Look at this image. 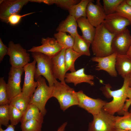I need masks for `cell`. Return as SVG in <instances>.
Wrapping results in <instances>:
<instances>
[{
	"instance_id": "cell-13",
	"label": "cell",
	"mask_w": 131,
	"mask_h": 131,
	"mask_svg": "<svg viewBox=\"0 0 131 131\" xmlns=\"http://www.w3.org/2000/svg\"><path fill=\"white\" fill-rule=\"evenodd\" d=\"M131 46V35L127 28L115 35L112 44L113 51L117 54H126Z\"/></svg>"
},
{
	"instance_id": "cell-39",
	"label": "cell",
	"mask_w": 131,
	"mask_h": 131,
	"mask_svg": "<svg viewBox=\"0 0 131 131\" xmlns=\"http://www.w3.org/2000/svg\"><path fill=\"white\" fill-rule=\"evenodd\" d=\"M15 126L11 124H9L5 130L3 129L1 127H0V131H15Z\"/></svg>"
},
{
	"instance_id": "cell-29",
	"label": "cell",
	"mask_w": 131,
	"mask_h": 131,
	"mask_svg": "<svg viewBox=\"0 0 131 131\" xmlns=\"http://www.w3.org/2000/svg\"><path fill=\"white\" fill-rule=\"evenodd\" d=\"M78 0H36V2L43 3L50 5L55 4L58 7L68 10L72 6L79 3Z\"/></svg>"
},
{
	"instance_id": "cell-42",
	"label": "cell",
	"mask_w": 131,
	"mask_h": 131,
	"mask_svg": "<svg viewBox=\"0 0 131 131\" xmlns=\"http://www.w3.org/2000/svg\"><path fill=\"white\" fill-rule=\"evenodd\" d=\"M129 85L130 87H131V73L129 76Z\"/></svg>"
},
{
	"instance_id": "cell-37",
	"label": "cell",
	"mask_w": 131,
	"mask_h": 131,
	"mask_svg": "<svg viewBox=\"0 0 131 131\" xmlns=\"http://www.w3.org/2000/svg\"><path fill=\"white\" fill-rule=\"evenodd\" d=\"M8 47L4 45L1 38H0V62L3 60L4 57L7 55Z\"/></svg>"
},
{
	"instance_id": "cell-40",
	"label": "cell",
	"mask_w": 131,
	"mask_h": 131,
	"mask_svg": "<svg viewBox=\"0 0 131 131\" xmlns=\"http://www.w3.org/2000/svg\"><path fill=\"white\" fill-rule=\"evenodd\" d=\"M67 123L65 122L62 124L58 129L57 131H65Z\"/></svg>"
},
{
	"instance_id": "cell-3",
	"label": "cell",
	"mask_w": 131,
	"mask_h": 131,
	"mask_svg": "<svg viewBox=\"0 0 131 131\" xmlns=\"http://www.w3.org/2000/svg\"><path fill=\"white\" fill-rule=\"evenodd\" d=\"M58 100L60 109L64 111L70 107L78 105L76 92L73 88L56 80L53 86L51 97Z\"/></svg>"
},
{
	"instance_id": "cell-18",
	"label": "cell",
	"mask_w": 131,
	"mask_h": 131,
	"mask_svg": "<svg viewBox=\"0 0 131 131\" xmlns=\"http://www.w3.org/2000/svg\"><path fill=\"white\" fill-rule=\"evenodd\" d=\"M94 78L93 75H87L85 73L84 68L74 72L66 73L65 76V82L73 83L75 86L83 82L88 83L91 86L94 85V82L92 80Z\"/></svg>"
},
{
	"instance_id": "cell-41",
	"label": "cell",
	"mask_w": 131,
	"mask_h": 131,
	"mask_svg": "<svg viewBox=\"0 0 131 131\" xmlns=\"http://www.w3.org/2000/svg\"><path fill=\"white\" fill-rule=\"evenodd\" d=\"M126 54L131 58V46L130 48Z\"/></svg>"
},
{
	"instance_id": "cell-34",
	"label": "cell",
	"mask_w": 131,
	"mask_h": 131,
	"mask_svg": "<svg viewBox=\"0 0 131 131\" xmlns=\"http://www.w3.org/2000/svg\"><path fill=\"white\" fill-rule=\"evenodd\" d=\"M9 104L0 106V127L2 125L7 127L10 121L9 112Z\"/></svg>"
},
{
	"instance_id": "cell-30",
	"label": "cell",
	"mask_w": 131,
	"mask_h": 131,
	"mask_svg": "<svg viewBox=\"0 0 131 131\" xmlns=\"http://www.w3.org/2000/svg\"><path fill=\"white\" fill-rule=\"evenodd\" d=\"M43 123L35 119L27 120L21 123L22 131H41Z\"/></svg>"
},
{
	"instance_id": "cell-14",
	"label": "cell",
	"mask_w": 131,
	"mask_h": 131,
	"mask_svg": "<svg viewBox=\"0 0 131 131\" xmlns=\"http://www.w3.org/2000/svg\"><path fill=\"white\" fill-rule=\"evenodd\" d=\"M93 1V0L90 1L87 5L86 17L90 24L96 27L103 23L106 15L100 0H97L95 4Z\"/></svg>"
},
{
	"instance_id": "cell-15",
	"label": "cell",
	"mask_w": 131,
	"mask_h": 131,
	"mask_svg": "<svg viewBox=\"0 0 131 131\" xmlns=\"http://www.w3.org/2000/svg\"><path fill=\"white\" fill-rule=\"evenodd\" d=\"M41 42V45L34 46L27 51L41 53L52 58L63 48L54 38H42Z\"/></svg>"
},
{
	"instance_id": "cell-32",
	"label": "cell",
	"mask_w": 131,
	"mask_h": 131,
	"mask_svg": "<svg viewBox=\"0 0 131 131\" xmlns=\"http://www.w3.org/2000/svg\"><path fill=\"white\" fill-rule=\"evenodd\" d=\"M9 112L10 124L14 126L20 122L24 113L9 104Z\"/></svg>"
},
{
	"instance_id": "cell-22",
	"label": "cell",
	"mask_w": 131,
	"mask_h": 131,
	"mask_svg": "<svg viewBox=\"0 0 131 131\" xmlns=\"http://www.w3.org/2000/svg\"><path fill=\"white\" fill-rule=\"evenodd\" d=\"M74 41L73 49L75 51L82 55L90 56L89 50L90 43L87 41L78 33L75 36Z\"/></svg>"
},
{
	"instance_id": "cell-1",
	"label": "cell",
	"mask_w": 131,
	"mask_h": 131,
	"mask_svg": "<svg viewBox=\"0 0 131 131\" xmlns=\"http://www.w3.org/2000/svg\"><path fill=\"white\" fill-rule=\"evenodd\" d=\"M123 86L119 89L112 90L109 84H106L102 89L104 95L108 98L112 97V100L107 102L102 108L107 113L112 115L116 113L123 115L125 113L123 109L127 99L128 91L129 88V76L124 78Z\"/></svg>"
},
{
	"instance_id": "cell-35",
	"label": "cell",
	"mask_w": 131,
	"mask_h": 131,
	"mask_svg": "<svg viewBox=\"0 0 131 131\" xmlns=\"http://www.w3.org/2000/svg\"><path fill=\"white\" fill-rule=\"evenodd\" d=\"M9 104L7 90V83L4 77L0 78V105Z\"/></svg>"
},
{
	"instance_id": "cell-25",
	"label": "cell",
	"mask_w": 131,
	"mask_h": 131,
	"mask_svg": "<svg viewBox=\"0 0 131 131\" xmlns=\"http://www.w3.org/2000/svg\"><path fill=\"white\" fill-rule=\"evenodd\" d=\"M82 55L81 54L74 51L72 49H66L65 56L66 73L68 71H70L71 72L76 71L74 66L75 61Z\"/></svg>"
},
{
	"instance_id": "cell-11",
	"label": "cell",
	"mask_w": 131,
	"mask_h": 131,
	"mask_svg": "<svg viewBox=\"0 0 131 131\" xmlns=\"http://www.w3.org/2000/svg\"><path fill=\"white\" fill-rule=\"evenodd\" d=\"M36 61H33L28 63L23 67L25 72L24 83L22 92L26 97L31 98L37 86V81L34 80Z\"/></svg>"
},
{
	"instance_id": "cell-44",
	"label": "cell",
	"mask_w": 131,
	"mask_h": 131,
	"mask_svg": "<svg viewBox=\"0 0 131 131\" xmlns=\"http://www.w3.org/2000/svg\"><path fill=\"white\" fill-rule=\"evenodd\" d=\"M115 131H131V130L127 131L119 129H116Z\"/></svg>"
},
{
	"instance_id": "cell-8",
	"label": "cell",
	"mask_w": 131,
	"mask_h": 131,
	"mask_svg": "<svg viewBox=\"0 0 131 131\" xmlns=\"http://www.w3.org/2000/svg\"><path fill=\"white\" fill-rule=\"evenodd\" d=\"M24 68H16L11 66L8 73L7 90L9 103L11 99L22 92L21 86V77Z\"/></svg>"
},
{
	"instance_id": "cell-28",
	"label": "cell",
	"mask_w": 131,
	"mask_h": 131,
	"mask_svg": "<svg viewBox=\"0 0 131 131\" xmlns=\"http://www.w3.org/2000/svg\"><path fill=\"white\" fill-rule=\"evenodd\" d=\"M122 116H116L115 126L116 129L125 130H131V114L129 112L125 113Z\"/></svg>"
},
{
	"instance_id": "cell-10",
	"label": "cell",
	"mask_w": 131,
	"mask_h": 131,
	"mask_svg": "<svg viewBox=\"0 0 131 131\" xmlns=\"http://www.w3.org/2000/svg\"><path fill=\"white\" fill-rule=\"evenodd\" d=\"M29 0H2L0 1V19L7 23L8 18L11 15L18 14Z\"/></svg>"
},
{
	"instance_id": "cell-23",
	"label": "cell",
	"mask_w": 131,
	"mask_h": 131,
	"mask_svg": "<svg viewBox=\"0 0 131 131\" xmlns=\"http://www.w3.org/2000/svg\"><path fill=\"white\" fill-rule=\"evenodd\" d=\"M44 116L36 106L30 104L24 113L20 122L22 123L29 120L35 119L43 123Z\"/></svg>"
},
{
	"instance_id": "cell-5",
	"label": "cell",
	"mask_w": 131,
	"mask_h": 131,
	"mask_svg": "<svg viewBox=\"0 0 131 131\" xmlns=\"http://www.w3.org/2000/svg\"><path fill=\"white\" fill-rule=\"evenodd\" d=\"M36 80L37 86L30 98V104L36 106L44 116L47 112L45 108L46 104L51 97L53 86H48L45 79L41 76H39Z\"/></svg>"
},
{
	"instance_id": "cell-36",
	"label": "cell",
	"mask_w": 131,
	"mask_h": 131,
	"mask_svg": "<svg viewBox=\"0 0 131 131\" xmlns=\"http://www.w3.org/2000/svg\"><path fill=\"white\" fill-rule=\"evenodd\" d=\"M34 13L35 12L29 13L22 15H20L18 14L12 15L8 18L7 23H9L12 25H15L18 24L23 17L31 14Z\"/></svg>"
},
{
	"instance_id": "cell-2",
	"label": "cell",
	"mask_w": 131,
	"mask_h": 131,
	"mask_svg": "<svg viewBox=\"0 0 131 131\" xmlns=\"http://www.w3.org/2000/svg\"><path fill=\"white\" fill-rule=\"evenodd\" d=\"M96 28L95 34L91 44L94 55L103 57L111 54L114 53L112 44L115 35L108 31L103 23Z\"/></svg>"
},
{
	"instance_id": "cell-26",
	"label": "cell",
	"mask_w": 131,
	"mask_h": 131,
	"mask_svg": "<svg viewBox=\"0 0 131 131\" xmlns=\"http://www.w3.org/2000/svg\"><path fill=\"white\" fill-rule=\"evenodd\" d=\"M30 98L22 92L12 98L9 104L11 105L22 112H24L30 104Z\"/></svg>"
},
{
	"instance_id": "cell-7",
	"label": "cell",
	"mask_w": 131,
	"mask_h": 131,
	"mask_svg": "<svg viewBox=\"0 0 131 131\" xmlns=\"http://www.w3.org/2000/svg\"><path fill=\"white\" fill-rule=\"evenodd\" d=\"M8 55L11 66L16 68H23L29 63L30 59L29 54L19 43L15 44L12 41L8 44Z\"/></svg>"
},
{
	"instance_id": "cell-20",
	"label": "cell",
	"mask_w": 131,
	"mask_h": 131,
	"mask_svg": "<svg viewBox=\"0 0 131 131\" xmlns=\"http://www.w3.org/2000/svg\"><path fill=\"white\" fill-rule=\"evenodd\" d=\"M76 21L78 26L82 31V36L91 44L95 34L96 27L90 24L86 17H81Z\"/></svg>"
},
{
	"instance_id": "cell-19",
	"label": "cell",
	"mask_w": 131,
	"mask_h": 131,
	"mask_svg": "<svg viewBox=\"0 0 131 131\" xmlns=\"http://www.w3.org/2000/svg\"><path fill=\"white\" fill-rule=\"evenodd\" d=\"M115 67L123 78L129 76L131 73V58L127 54H117Z\"/></svg>"
},
{
	"instance_id": "cell-33",
	"label": "cell",
	"mask_w": 131,
	"mask_h": 131,
	"mask_svg": "<svg viewBox=\"0 0 131 131\" xmlns=\"http://www.w3.org/2000/svg\"><path fill=\"white\" fill-rule=\"evenodd\" d=\"M123 0H103V7L106 15L115 13L116 9Z\"/></svg>"
},
{
	"instance_id": "cell-46",
	"label": "cell",
	"mask_w": 131,
	"mask_h": 131,
	"mask_svg": "<svg viewBox=\"0 0 131 131\" xmlns=\"http://www.w3.org/2000/svg\"></svg>"
},
{
	"instance_id": "cell-24",
	"label": "cell",
	"mask_w": 131,
	"mask_h": 131,
	"mask_svg": "<svg viewBox=\"0 0 131 131\" xmlns=\"http://www.w3.org/2000/svg\"><path fill=\"white\" fill-rule=\"evenodd\" d=\"M92 0H82L77 4L71 6L68 10L69 15L77 20L82 17H86V10L88 3Z\"/></svg>"
},
{
	"instance_id": "cell-27",
	"label": "cell",
	"mask_w": 131,
	"mask_h": 131,
	"mask_svg": "<svg viewBox=\"0 0 131 131\" xmlns=\"http://www.w3.org/2000/svg\"><path fill=\"white\" fill-rule=\"evenodd\" d=\"M54 38L62 47L66 49H73L74 41V38L66 33L59 32L54 35Z\"/></svg>"
},
{
	"instance_id": "cell-38",
	"label": "cell",
	"mask_w": 131,
	"mask_h": 131,
	"mask_svg": "<svg viewBox=\"0 0 131 131\" xmlns=\"http://www.w3.org/2000/svg\"><path fill=\"white\" fill-rule=\"evenodd\" d=\"M127 98L128 99H126L123 109V111L125 112L128 111L129 108L131 105V87H130L128 90Z\"/></svg>"
},
{
	"instance_id": "cell-45",
	"label": "cell",
	"mask_w": 131,
	"mask_h": 131,
	"mask_svg": "<svg viewBox=\"0 0 131 131\" xmlns=\"http://www.w3.org/2000/svg\"><path fill=\"white\" fill-rule=\"evenodd\" d=\"M129 113L131 114V107L130 109V111Z\"/></svg>"
},
{
	"instance_id": "cell-16",
	"label": "cell",
	"mask_w": 131,
	"mask_h": 131,
	"mask_svg": "<svg viewBox=\"0 0 131 131\" xmlns=\"http://www.w3.org/2000/svg\"><path fill=\"white\" fill-rule=\"evenodd\" d=\"M116 56L117 54L114 53L109 56L103 57L95 56L92 57L91 60L98 63L96 66V70L105 71L111 76L116 77L117 75L115 67Z\"/></svg>"
},
{
	"instance_id": "cell-31",
	"label": "cell",
	"mask_w": 131,
	"mask_h": 131,
	"mask_svg": "<svg viewBox=\"0 0 131 131\" xmlns=\"http://www.w3.org/2000/svg\"><path fill=\"white\" fill-rule=\"evenodd\" d=\"M115 13L127 19L131 25V6L123 0L116 8Z\"/></svg>"
},
{
	"instance_id": "cell-4",
	"label": "cell",
	"mask_w": 131,
	"mask_h": 131,
	"mask_svg": "<svg viewBox=\"0 0 131 131\" xmlns=\"http://www.w3.org/2000/svg\"><path fill=\"white\" fill-rule=\"evenodd\" d=\"M31 54L37 63L35 79L36 80L40 76H42L48 81L49 86H52L57 79L53 75L52 58L39 52H32Z\"/></svg>"
},
{
	"instance_id": "cell-9",
	"label": "cell",
	"mask_w": 131,
	"mask_h": 131,
	"mask_svg": "<svg viewBox=\"0 0 131 131\" xmlns=\"http://www.w3.org/2000/svg\"><path fill=\"white\" fill-rule=\"evenodd\" d=\"M76 93L78 100V106L93 115L98 114L107 102L100 98H91L81 90L76 92Z\"/></svg>"
},
{
	"instance_id": "cell-17",
	"label": "cell",
	"mask_w": 131,
	"mask_h": 131,
	"mask_svg": "<svg viewBox=\"0 0 131 131\" xmlns=\"http://www.w3.org/2000/svg\"><path fill=\"white\" fill-rule=\"evenodd\" d=\"M66 49L63 48L51 59L53 63V72L55 78L58 79L60 82L65 83V56Z\"/></svg>"
},
{
	"instance_id": "cell-43",
	"label": "cell",
	"mask_w": 131,
	"mask_h": 131,
	"mask_svg": "<svg viewBox=\"0 0 131 131\" xmlns=\"http://www.w3.org/2000/svg\"><path fill=\"white\" fill-rule=\"evenodd\" d=\"M126 2L129 5L131 6V0H125Z\"/></svg>"
},
{
	"instance_id": "cell-12",
	"label": "cell",
	"mask_w": 131,
	"mask_h": 131,
	"mask_svg": "<svg viewBox=\"0 0 131 131\" xmlns=\"http://www.w3.org/2000/svg\"><path fill=\"white\" fill-rule=\"evenodd\" d=\"M103 23L108 31L115 35L123 31L127 26L131 25L127 19L116 13L106 15Z\"/></svg>"
},
{
	"instance_id": "cell-21",
	"label": "cell",
	"mask_w": 131,
	"mask_h": 131,
	"mask_svg": "<svg viewBox=\"0 0 131 131\" xmlns=\"http://www.w3.org/2000/svg\"><path fill=\"white\" fill-rule=\"evenodd\" d=\"M78 26L76 20L74 17L69 15L65 19L60 23L56 30L58 32L68 33L74 38L78 33Z\"/></svg>"
},
{
	"instance_id": "cell-6",
	"label": "cell",
	"mask_w": 131,
	"mask_h": 131,
	"mask_svg": "<svg viewBox=\"0 0 131 131\" xmlns=\"http://www.w3.org/2000/svg\"><path fill=\"white\" fill-rule=\"evenodd\" d=\"M93 116L88 131H115L116 116L107 113L102 109L98 114Z\"/></svg>"
}]
</instances>
